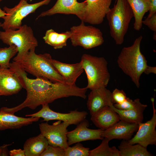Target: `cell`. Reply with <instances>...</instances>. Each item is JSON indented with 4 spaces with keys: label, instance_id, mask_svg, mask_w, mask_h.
Returning a JSON list of instances; mask_svg holds the SVG:
<instances>
[{
    "label": "cell",
    "instance_id": "6da1fadb",
    "mask_svg": "<svg viewBox=\"0 0 156 156\" xmlns=\"http://www.w3.org/2000/svg\"><path fill=\"white\" fill-rule=\"evenodd\" d=\"M10 68L18 76L23 88L26 91L27 96L25 100L17 106L2 107L3 111L14 114L26 107L34 109L40 105L48 104L59 99L72 96L79 97L82 94L81 88L76 85L53 82L41 78L30 79L23 68L16 62L12 63Z\"/></svg>",
    "mask_w": 156,
    "mask_h": 156
},
{
    "label": "cell",
    "instance_id": "7a4b0ae2",
    "mask_svg": "<svg viewBox=\"0 0 156 156\" xmlns=\"http://www.w3.org/2000/svg\"><path fill=\"white\" fill-rule=\"evenodd\" d=\"M142 38L140 36L131 45L123 47L117 60L119 68L130 77L138 88L140 87V77L148 66L147 61L140 50Z\"/></svg>",
    "mask_w": 156,
    "mask_h": 156
},
{
    "label": "cell",
    "instance_id": "3957f363",
    "mask_svg": "<svg viewBox=\"0 0 156 156\" xmlns=\"http://www.w3.org/2000/svg\"><path fill=\"white\" fill-rule=\"evenodd\" d=\"M35 49H31L21 60L16 62L26 72L36 77L44 78L53 82H65L52 64L51 55L48 53L36 54Z\"/></svg>",
    "mask_w": 156,
    "mask_h": 156
},
{
    "label": "cell",
    "instance_id": "277c9868",
    "mask_svg": "<svg viewBox=\"0 0 156 156\" xmlns=\"http://www.w3.org/2000/svg\"><path fill=\"white\" fill-rule=\"evenodd\" d=\"M106 16L111 36L117 45L122 44L129 23L133 17L132 10L126 0H117Z\"/></svg>",
    "mask_w": 156,
    "mask_h": 156
},
{
    "label": "cell",
    "instance_id": "5b68a950",
    "mask_svg": "<svg viewBox=\"0 0 156 156\" xmlns=\"http://www.w3.org/2000/svg\"><path fill=\"white\" fill-rule=\"evenodd\" d=\"M0 39L9 46L14 45L16 47L18 52L13 59V61L16 62L21 60L30 50L35 49L38 44L32 28L25 24L17 29L0 31Z\"/></svg>",
    "mask_w": 156,
    "mask_h": 156
},
{
    "label": "cell",
    "instance_id": "8992f818",
    "mask_svg": "<svg viewBox=\"0 0 156 156\" xmlns=\"http://www.w3.org/2000/svg\"><path fill=\"white\" fill-rule=\"evenodd\" d=\"M88 80L86 87L91 90L101 86L107 87L110 78L107 63L103 57L84 54L80 61Z\"/></svg>",
    "mask_w": 156,
    "mask_h": 156
},
{
    "label": "cell",
    "instance_id": "52a82bcc",
    "mask_svg": "<svg viewBox=\"0 0 156 156\" xmlns=\"http://www.w3.org/2000/svg\"><path fill=\"white\" fill-rule=\"evenodd\" d=\"M51 0H43L32 4L29 3L27 1L21 0L18 4L12 8L6 6L3 8L6 13L2 18L4 21L1 27L4 30L8 29L16 30L22 25V21L30 14L34 13L39 7L48 4Z\"/></svg>",
    "mask_w": 156,
    "mask_h": 156
},
{
    "label": "cell",
    "instance_id": "ba28073f",
    "mask_svg": "<svg viewBox=\"0 0 156 156\" xmlns=\"http://www.w3.org/2000/svg\"><path fill=\"white\" fill-rule=\"evenodd\" d=\"M70 38L72 44L79 46L88 49L99 46L104 42L103 34L100 30L92 26H87L81 21L77 26L70 28Z\"/></svg>",
    "mask_w": 156,
    "mask_h": 156
},
{
    "label": "cell",
    "instance_id": "9c48e42d",
    "mask_svg": "<svg viewBox=\"0 0 156 156\" xmlns=\"http://www.w3.org/2000/svg\"><path fill=\"white\" fill-rule=\"evenodd\" d=\"M58 120L49 125L47 122L39 124L40 133L47 140L49 145L64 149L68 146L67 137V127L70 125Z\"/></svg>",
    "mask_w": 156,
    "mask_h": 156
},
{
    "label": "cell",
    "instance_id": "30bf717a",
    "mask_svg": "<svg viewBox=\"0 0 156 156\" xmlns=\"http://www.w3.org/2000/svg\"><path fill=\"white\" fill-rule=\"evenodd\" d=\"M41 109L36 113L25 115L26 117L42 118V121L47 122L51 120H57L68 124L70 125H77L86 118L88 113L86 111H79L77 110L71 111L67 113L55 112L49 107L48 104L42 105Z\"/></svg>",
    "mask_w": 156,
    "mask_h": 156
},
{
    "label": "cell",
    "instance_id": "8fae6325",
    "mask_svg": "<svg viewBox=\"0 0 156 156\" xmlns=\"http://www.w3.org/2000/svg\"><path fill=\"white\" fill-rule=\"evenodd\" d=\"M151 101L153 107V114L150 120L146 122L138 124L137 132L134 136L127 140L131 144H138L147 148L150 145H156V109L154 106V99Z\"/></svg>",
    "mask_w": 156,
    "mask_h": 156
},
{
    "label": "cell",
    "instance_id": "7c38bea8",
    "mask_svg": "<svg viewBox=\"0 0 156 156\" xmlns=\"http://www.w3.org/2000/svg\"><path fill=\"white\" fill-rule=\"evenodd\" d=\"M112 0H86V5L81 21L97 25L101 23L110 9Z\"/></svg>",
    "mask_w": 156,
    "mask_h": 156
},
{
    "label": "cell",
    "instance_id": "4fadbf2b",
    "mask_svg": "<svg viewBox=\"0 0 156 156\" xmlns=\"http://www.w3.org/2000/svg\"><path fill=\"white\" fill-rule=\"evenodd\" d=\"M86 5L85 1L79 2L77 0H57L51 8L41 12L36 19L40 17L60 14L75 15L81 21Z\"/></svg>",
    "mask_w": 156,
    "mask_h": 156
},
{
    "label": "cell",
    "instance_id": "5bb4252c",
    "mask_svg": "<svg viewBox=\"0 0 156 156\" xmlns=\"http://www.w3.org/2000/svg\"><path fill=\"white\" fill-rule=\"evenodd\" d=\"M89 126L88 121L85 118L78 124L75 129L68 131L66 135L68 146L82 141L103 139L101 136L103 130L90 129L88 128Z\"/></svg>",
    "mask_w": 156,
    "mask_h": 156
},
{
    "label": "cell",
    "instance_id": "9a60e30c",
    "mask_svg": "<svg viewBox=\"0 0 156 156\" xmlns=\"http://www.w3.org/2000/svg\"><path fill=\"white\" fill-rule=\"evenodd\" d=\"M113 104L112 92L104 86L91 90L88 95L87 105L91 116L104 107Z\"/></svg>",
    "mask_w": 156,
    "mask_h": 156
},
{
    "label": "cell",
    "instance_id": "2e32d148",
    "mask_svg": "<svg viewBox=\"0 0 156 156\" xmlns=\"http://www.w3.org/2000/svg\"><path fill=\"white\" fill-rule=\"evenodd\" d=\"M23 88L18 76L10 68L0 67V95L9 96L18 93Z\"/></svg>",
    "mask_w": 156,
    "mask_h": 156
},
{
    "label": "cell",
    "instance_id": "e0dca14e",
    "mask_svg": "<svg viewBox=\"0 0 156 156\" xmlns=\"http://www.w3.org/2000/svg\"><path fill=\"white\" fill-rule=\"evenodd\" d=\"M138 124L120 120L109 128L103 130L101 136L109 141L114 139L128 140L137 131Z\"/></svg>",
    "mask_w": 156,
    "mask_h": 156
},
{
    "label": "cell",
    "instance_id": "ac0fdd59",
    "mask_svg": "<svg viewBox=\"0 0 156 156\" xmlns=\"http://www.w3.org/2000/svg\"><path fill=\"white\" fill-rule=\"evenodd\" d=\"M51 63L63 77L65 82L69 85H75L77 79L84 71L80 61L76 63L70 64L52 59Z\"/></svg>",
    "mask_w": 156,
    "mask_h": 156
},
{
    "label": "cell",
    "instance_id": "d6986e66",
    "mask_svg": "<svg viewBox=\"0 0 156 156\" xmlns=\"http://www.w3.org/2000/svg\"><path fill=\"white\" fill-rule=\"evenodd\" d=\"M90 120L97 127L103 130L109 128L120 120L117 113L109 106L104 107L91 116Z\"/></svg>",
    "mask_w": 156,
    "mask_h": 156
},
{
    "label": "cell",
    "instance_id": "ffe728a7",
    "mask_svg": "<svg viewBox=\"0 0 156 156\" xmlns=\"http://www.w3.org/2000/svg\"><path fill=\"white\" fill-rule=\"evenodd\" d=\"M39 119L35 117L25 118L19 117L14 114L0 110V130L19 129L37 122Z\"/></svg>",
    "mask_w": 156,
    "mask_h": 156
},
{
    "label": "cell",
    "instance_id": "44dd1931",
    "mask_svg": "<svg viewBox=\"0 0 156 156\" xmlns=\"http://www.w3.org/2000/svg\"><path fill=\"white\" fill-rule=\"evenodd\" d=\"M49 145L47 139L40 133L27 139L24 144L23 150L25 156H40Z\"/></svg>",
    "mask_w": 156,
    "mask_h": 156
},
{
    "label": "cell",
    "instance_id": "7402d4cb",
    "mask_svg": "<svg viewBox=\"0 0 156 156\" xmlns=\"http://www.w3.org/2000/svg\"><path fill=\"white\" fill-rule=\"evenodd\" d=\"M133 13L135 21L133 28L137 31L141 28L143 17L149 11L150 4L149 0H126Z\"/></svg>",
    "mask_w": 156,
    "mask_h": 156
},
{
    "label": "cell",
    "instance_id": "603a6c76",
    "mask_svg": "<svg viewBox=\"0 0 156 156\" xmlns=\"http://www.w3.org/2000/svg\"><path fill=\"white\" fill-rule=\"evenodd\" d=\"M147 106V105L140 103L133 109L124 110L116 108L113 105L110 106L118 114L120 120L138 124L142 122L144 118L143 112Z\"/></svg>",
    "mask_w": 156,
    "mask_h": 156
},
{
    "label": "cell",
    "instance_id": "cb8c5ba5",
    "mask_svg": "<svg viewBox=\"0 0 156 156\" xmlns=\"http://www.w3.org/2000/svg\"><path fill=\"white\" fill-rule=\"evenodd\" d=\"M71 35L70 31L58 33L52 29L47 30L43 37L45 42L55 49H61L67 45V40Z\"/></svg>",
    "mask_w": 156,
    "mask_h": 156
},
{
    "label": "cell",
    "instance_id": "d4e9b609",
    "mask_svg": "<svg viewBox=\"0 0 156 156\" xmlns=\"http://www.w3.org/2000/svg\"><path fill=\"white\" fill-rule=\"evenodd\" d=\"M120 156H151L147 148L138 144H131L127 140H123L118 146Z\"/></svg>",
    "mask_w": 156,
    "mask_h": 156
},
{
    "label": "cell",
    "instance_id": "484cf974",
    "mask_svg": "<svg viewBox=\"0 0 156 156\" xmlns=\"http://www.w3.org/2000/svg\"><path fill=\"white\" fill-rule=\"evenodd\" d=\"M101 144L96 148L90 150L89 156H120L119 151L115 146L110 147L109 141L104 138Z\"/></svg>",
    "mask_w": 156,
    "mask_h": 156
},
{
    "label": "cell",
    "instance_id": "4316f807",
    "mask_svg": "<svg viewBox=\"0 0 156 156\" xmlns=\"http://www.w3.org/2000/svg\"><path fill=\"white\" fill-rule=\"evenodd\" d=\"M18 52L17 48L14 45L9 46L8 47L0 48V67L9 68L10 59Z\"/></svg>",
    "mask_w": 156,
    "mask_h": 156
},
{
    "label": "cell",
    "instance_id": "83f0119b",
    "mask_svg": "<svg viewBox=\"0 0 156 156\" xmlns=\"http://www.w3.org/2000/svg\"><path fill=\"white\" fill-rule=\"evenodd\" d=\"M90 148L84 147L80 142L64 149V156H89Z\"/></svg>",
    "mask_w": 156,
    "mask_h": 156
},
{
    "label": "cell",
    "instance_id": "f1b7e54d",
    "mask_svg": "<svg viewBox=\"0 0 156 156\" xmlns=\"http://www.w3.org/2000/svg\"><path fill=\"white\" fill-rule=\"evenodd\" d=\"M140 103L139 99H136L133 101L127 97V99L122 103L119 104H114L113 106L118 109L127 110L133 109Z\"/></svg>",
    "mask_w": 156,
    "mask_h": 156
},
{
    "label": "cell",
    "instance_id": "f546056e",
    "mask_svg": "<svg viewBox=\"0 0 156 156\" xmlns=\"http://www.w3.org/2000/svg\"><path fill=\"white\" fill-rule=\"evenodd\" d=\"M40 156H64V149L49 145Z\"/></svg>",
    "mask_w": 156,
    "mask_h": 156
},
{
    "label": "cell",
    "instance_id": "4dcf8cb0",
    "mask_svg": "<svg viewBox=\"0 0 156 156\" xmlns=\"http://www.w3.org/2000/svg\"><path fill=\"white\" fill-rule=\"evenodd\" d=\"M112 97L114 104L120 103L127 99L126 94L123 90L115 89L112 92Z\"/></svg>",
    "mask_w": 156,
    "mask_h": 156
},
{
    "label": "cell",
    "instance_id": "1f68e13d",
    "mask_svg": "<svg viewBox=\"0 0 156 156\" xmlns=\"http://www.w3.org/2000/svg\"><path fill=\"white\" fill-rule=\"evenodd\" d=\"M142 23L154 32H156V13L150 17H147L142 21Z\"/></svg>",
    "mask_w": 156,
    "mask_h": 156
},
{
    "label": "cell",
    "instance_id": "d6a6232c",
    "mask_svg": "<svg viewBox=\"0 0 156 156\" xmlns=\"http://www.w3.org/2000/svg\"><path fill=\"white\" fill-rule=\"evenodd\" d=\"M150 4L149 13L147 17H149L156 13V0H149Z\"/></svg>",
    "mask_w": 156,
    "mask_h": 156
},
{
    "label": "cell",
    "instance_id": "836d02e7",
    "mask_svg": "<svg viewBox=\"0 0 156 156\" xmlns=\"http://www.w3.org/2000/svg\"><path fill=\"white\" fill-rule=\"evenodd\" d=\"M10 156H25L23 150L21 149H14L9 152Z\"/></svg>",
    "mask_w": 156,
    "mask_h": 156
},
{
    "label": "cell",
    "instance_id": "e575fe53",
    "mask_svg": "<svg viewBox=\"0 0 156 156\" xmlns=\"http://www.w3.org/2000/svg\"><path fill=\"white\" fill-rule=\"evenodd\" d=\"M10 145L5 144L0 147V156H7L8 155L9 152H8L7 147Z\"/></svg>",
    "mask_w": 156,
    "mask_h": 156
},
{
    "label": "cell",
    "instance_id": "d590c367",
    "mask_svg": "<svg viewBox=\"0 0 156 156\" xmlns=\"http://www.w3.org/2000/svg\"><path fill=\"white\" fill-rule=\"evenodd\" d=\"M144 73L147 75H148L151 73L156 74V67L155 66H149L148 65Z\"/></svg>",
    "mask_w": 156,
    "mask_h": 156
},
{
    "label": "cell",
    "instance_id": "8d00e7d4",
    "mask_svg": "<svg viewBox=\"0 0 156 156\" xmlns=\"http://www.w3.org/2000/svg\"><path fill=\"white\" fill-rule=\"evenodd\" d=\"M2 0H0V2ZM6 14V13L3 10H2L0 8V18H2L3 17L5 16ZM2 23L0 22V27H1V25Z\"/></svg>",
    "mask_w": 156,
    "mask_h": 156
},
{
    "label": "cell",
    "instance_id": "74e56055",
    "mask_svg": "<svg viewBox=\"0 0 156 156\" xmlns=\"http://www.w3.org/2000/svg\"><path fill=\"white\" fill-rule=\"evenodd\" d=\"M156 32H154V34H153V39L154 40H156Z\"/></svg>",
    "mask_w": 156,
    "mask_h": 156
},
{
    "label": "cell",
    "instance_id": "f35d334b",
    "mask_svg": "<svg viewBox=\"0 0 156 156\" xmlns=\"http://www.w3.org/2000/svg\"><path fill=\"white\" fill-rule=\"evenodd\" d=\"M26 0V1H27V0Z\"/></svg>",
    "mask_w": 156,
    "mask_h": 156
},
{
    "label": "cell",
    "instance_id": "ab89813d",
    "mask_svg": "<svg viewBox=\"0 0 156 156\" xmlns=\"http://www.w3.org/2000/svg\"></svg>",
    "mask_w": 156,
    "mask_h": 156
},
{
    "label": "cell",
    "instance_id": "60d3db41",
    "mask_svg": "<svg viewBox=\"0 0 156 156\" xmlns=\"http://www.w3.org/2000/svg\"><path fill=\"white\" fill-rule=\"evenodd\" d=\"M0 96H1L0 95Z\"/></svg>",
    "mask_w": 156,
    "mask_h": 156
}]
</instances>
